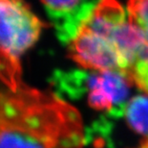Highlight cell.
Segmentation results:
<instances>
[{
  "mask_svg": "<svg viewBox=\"0 0 148 148\" xmlns=\"http://www.w3.org/2000/svg\"><path fill=\"white\" fill-rule=\"evenodd\" d=\"M80 114L51 90L20 82L0 89V148H82Z\"/></svg>",
  "mask_w": 148,
  "mask_h": 148,
  "instance_id": "obj_1",
  "label": "cell"
},
{
  "mask_svg": "<svg viewBox=\"0 0 148 148\" xmlns=\"http://www.w3.org/2000/svg\"><path fill=\"white\" fill-rule=\"evenodd\" d=\"M148 47L118 0H97L72 26L68 56L87 70L126 74ZM129 78V77H128Z\"/></svg>",
  "mask_w": 148,
  "mask_h": 148,
  "instance_id": "obj_2",
  "label": "cell"
},
{
  "mask_svg": "<svg viewBox=\"0 0 148 148\" xmlns=\"http://www.w3.org/2000/svg\"><path fill=\"white\" fill-rule=\"evenodd\" d=\"M44 24L25 0H0V82L16 86L22 58L39 40Z\"/></svg>",
  "mask_w": 148,
  "mask_h": 148,
  "instance_id": "obj_3",
  "label": "cell"
},
{
  "mask_svg": "<svg viewBox=\"0 0 148 148\" xmlns=\"http://www.w3.org/2000/svg\"><path fill=\"white\" fill-rule=\"evenodd\" d=\"M132 82L126 74L119 71H96L86 82L87 101L92 109L112 112L124 110Z\"/></svg>",
  "mask_w": 148,
  "mask_h": 148,
  "instance_id": "obj_4",
  "label": "cell"
},
{
  "mask_svg": "<svg viewBox=\"0 0 148 148\" xmlns=\"http://www.w3.org/2000/svg\"><path fill=\"white\" fill-rule=\"evenodd\" d=\"M128 125L137 133L148 136V95L133 97L124 107Z\"/></svg>",
  "mask_w": 148,
  "mask_h": 148,
  "instance_id": "obj_5",
  "label": "cell"
},
{
  "mask_svg": "<svg viewBox=\"0 0 148 148\" xmlns=\"http://www.w3.org/2000/svg\"><path fill=\"white\" fill-rule=\"evenodd\" d=\"M47 10L55 15L80 17L93 3L82 4L83 0H40Z\"/></svg>",
  "mask_w": 148,
  "mask_h": 148,
  "instance_id": "obj_6",
  "label": "cell"
},
{
  "mask_svg": "<svg viewBox=\"0 0 148 148\" xmlns=\"http://www.w3.org/2000/svg\"><path fill=\"white\" fill-rule=\"evenodd\" d=\"M127 14L148 44V0H128Z\"/></svg>",
  "mask_w": 148,
  "mask_h": 148,
  "instance_id": "obj_7",
  "label": "cell"
},
{
  "mask_svg": "<svg viewBox=\"0 0 148 148\" xmlns=\"http://www.w3.org/2000/svg\"><path fill=\"white\" fill-rule=\"evenodd\" d=\"M128 77L132 84L148 95V47L132 65Z\"/></svg>",
  "mask_w": 148,
  "mask_h": 148,
  "instance_id": "obj_8",
  "label": "cell"
}]
</instances>
